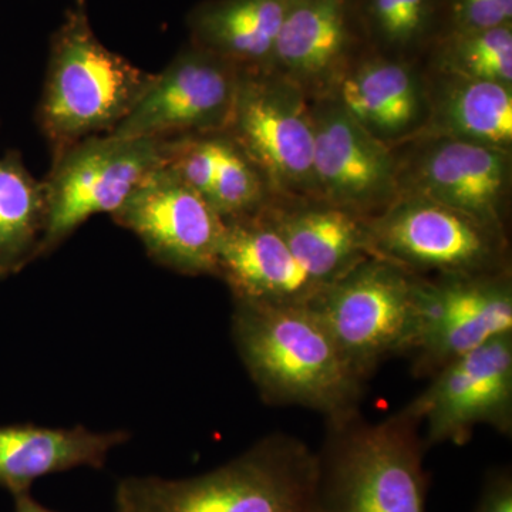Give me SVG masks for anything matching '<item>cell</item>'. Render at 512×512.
I'll return each mask as SVG.
<instances>
[{"instance_id": "obj_2", "label": "cell", "mask_w": 512, "mask_h": 512, "mask_svg": "<svg viewBox=\"0 0 512 512\" xmlns=\"http://www.w3.org/2000/svg\"><path fill=\"white\" fill-rule=\"evenodd\" d=\"M114 504L116 512H318V454L275 433L201 476L123 478Z\"/></svg>"}, {"instance_id": "obj_7", "label": "cell", "mask_w": 512, "mask_h": 512, "mask_svg": "<svg viewBox=\"0 0 512 512\" xmlns=\"http://www.w3.org/2000/svg\"><path fill=\"white\" fill-rule=\"evenodd\" d=\"M224 133L264 177L272 200H320L311 101L269 70H241Z\"/></svg>"}, {"instance_id": "obj_5", "label": "cell", "mask_w": 512, "mask_h": 512, "mask_svg": "<svg viewBox=\"0 0 512 512\" xmlns=\"http://www.w3.org/2000/svg\"><path fill=\"white\" fill-rule=\"evenodd\" d=\"M372 258L426 278L510 271L507 232L426 197L400 194L367 218Z\"/></svg>"}, {"instance_id": "obj_23", "label": "cell", "mask_w": 512, "mask_h": 512, "mask_svg": "<svg viewBox=\"0 0 512 512\" xmlns=\"http://www.w3.org/2000/svg\"><path fill=\"white\" fill-rule=\"evenodd\" d=\"M370 52L414 62L444 32L443 0H355Z\"/></svg>"}, {"instance_id": "obj_27", "label": "cell", "mask_w": 512, "mask_h": 512, "mask_svg": "<svg viewBox=\"0 0 512 512\" xmlns=\"http://www.w3.org/2000/svg\"><path fill=\"white\" fill-rule=\"evenodd\" d=\"M474 512H512L511 468H497L488 474Z\"/></svg>"}, {"instance_id": "obj_26", "label": "cell", "mask_w": 512, "mask_h": 512, "mask_svg": "<svg viewBox=\"0 0 512 512\" xmlns=\"http://www.w3.org/2000/svg\"><path fill=\"white\" fill-rule=\"evenodd\" d=\"M443 25V33L512 25V0H443Z\"/></svg>"}, {"instance_id": "obj_17", "label": "cell", "mask_w": 512, "mask_h": 512, "mask_svg": "<svg viewBox=\"0 0 512 512\" xmlns=\"http://www.w3.org/2000/svg\"><path fill=\"white\" fill-rule=\"evenodd\" d=\"M330 97L370 136L392 148L419 137L429 117L427 83L416 64L370 50L353 63Z\"/></svg>"}, {"instance_id": "obj_12", "label": "cell", "mask_w": 512, "mask_h": 512, "mask_svg": "<svg viewBox=\"0 0 512 512\" xmlns=\"http://www.w3.org/2000/svg\"><path fill=\"white\" fill-rule=\"evenodd\" d=\"M424 427L427 448L464 446L478 426L512 433V333L448 363L404 407Z\"/></svg>"}, {"instance_id": "obj_9", "label": "cell", "mask_w": 512, "mask_h": 512, "mask_svg": "<svg viewBox=\"0 0 512 512\" xmlns=\"http://www.w3.org/2000/svg\"><path fill=\"white\" fill-rule=\"evenodd\" d=\"M241 69L188 43L160 73L126 119L107 136L174 140L224 133L231 121Z\"/></svg>"}, {"instance_id": "obj_16", "label": "cell", "mask_w": 512, "mask_h": 512, "mask_svg": "<svg viewBox=\"0 0 512 512\" xmlns=\"http://www.w3.org/2000/svg\"><path fill=\"white\" fill-rule=\"evenodd\" d=\"M224 222L217 276L228 285L232 299L308 305L326 288L298 264L262 212Z\"/></svg>"}, {"instance_id": "obj_28", "label": "cell", "mask_w": 512, "mask_h": 512, "mask_svg": "<svg viewBox=\"0 0 512 512\" xmlns=\"http://www.w3.org/2000/svg\"><path fill=\"white\" fill-rule=\"evenodd\" d=\"M15 512H56L37 503L30 493L15 495Z\"/></svg>"}, {"instance_id": "obj_19", "label": "cell", "mask_w": 512, "mask_h": 512, "mask_svg": "<svg viewBox=\"0 0 512 512\" xmlns=\"http://www.w3.org/2000/svg\"><path fill=\"white\" fill-rule=\"evenodd\" d=\"M130 437L127 430L93 431L83 426H0V487L15 497L30 493L32 484L49 474L79 467L103 468L111 451Z\"/></svg>"}, {"instance_id": "obj_3", "label": "cell", "mask_w": 512, "mask_h": 512, "mask_svg": "<svg viewBox=\"0 0 512 512\" xmlns=\"http://www.w3.org/2000/svg\"><path fill=\"white\" fill-rule=\"evenodd\" d=\"M153 74L100 42L87 0H69L50 39L45 86L36 111L52 160L80 141L109 134L136 106Z\"/></svg>"}, {"instance_id": "obj_20", "label": "cell", "mask_w": 512, "mask_h": 512, "mask_svg": "<svg viewBox=\"0 0 512 512\" xmlns=\"http://www.w3.org/2000/svg\"><path fill=\"white\" fill-rule=\"evenodd\" d=\"M289 0H202L187 16L190 43L241 70H268Z\"/></svg>"}, {"instance_id": "obj_24", "label": "cell", "mask_w": 512, "mask_h": 512, "mask_svg": "<svg viewBox=\"0 0 512 512\" xmlns=\"http://www.w3.org/2000/svg\"><path fill=\"white\" fill-rule=\"evenodd\" d=\"M427 53L434 73L512 87V25L446 32Z\"/></svg>"}, {"instance_id": "obj_18", "label": "cell", "mask_w": 512, "mask_h": 512, "mask_svg": "<svg viewBox=\"0 0 512 512\" xmlns=\"http://www.w3.org/2000/svg\"><path fill=\"white\" fill-rule=\"evenodd\" d=\"M298 264L328 286L372 258L367 218L322 200H271L261 211Z\"/></svg>"}, {"instance_id": "obj_6", "label": "cell", "mask_w": 512, "mask_h": 512, "mask_svg": "<svg viewBox=\"0 0 512 512\" xmlns=\"http://www.w3.org/2000/svg\"><path fill=\"white\" fill-rule=\"evenodd\" d=\"M417 281L399 266L369 258L309 303L363 379L384 360L412 353L419 335Z\"/></svg>"}, {"instance_id": "obj_8", "label": "cell", "mask_w": 512, "mask_h": 512, "mask_svg": "<svg viewBox=\"0 0 512 512\" xmlns=\"http://www.w3.org/2000/svg\"><path fill=\"white\" fill-rule=\"evenodd\" d=\"M168 140L96 136L52 160L45 183L47 221L40 258L97 214H114L151 171L167 163Z\"/></svg>"}, {"instance_id": "obj_1", "label": "cell", "mask_w": 512, "mask_h": 512, "mask_svg": "<svg viewBox=\"0 0 512 512\" xmlns=\"http://www.w3.org/2000/svg\"><path fill=\"white\" fill-rule=\"evenodd\" d=\"M234 301L235 348L262 400L336 419L357 412L366 380L311 305Z\"/></svg>"}, {"instance_id": "obj_21", "label": "cell", "mask_w": 512, "mask_h": 512, "mask_svg": "<svg viewBox=\"0 0 512 512\" xmlns=\"http://www.w3.org/2000/svg\"><path fill=\"white\" fill-rule=\"evenodd\" d=\"M434 74L427 86L429 117L419 137L457 138L511 153L512 87Z\"/></svg>"}, {"instance_id": "obj_14", "label": "cell", "mask_w": 512, "mask_h": 512, "mask_svg": "<svg viewBox=\"0 0 512 512\" xmlns=\"http://www.w3.org/2000/svg\"><path fill=\"white\" fill-rule=\"evenodd\" d=\"M309 101L320 200L363 218L375 217L399 197L393 148L370 136L333 97Z\"/></svg>"}, {"instance_id": "obj_10", "label": "cell", "mask_w": 512, "mask_h": 512, "mask_svg": "<svg viewBox=\"0 0 512 512\" xmlns=\"http://www.w3.org/2000/svg\"><path fill=\"white\" fill-rule=\"evenodd\" d=\"M111 218L165 268L217 276L225 222L167 163L151 171Z\"/></svg>"}, {"instance_id": "obj_4", "label": "cell", "mask_w": 512, "mask_h": 512, "mask_svg": "<svg viewBox=\"0 0 512 512\" xmlns=\"http://www.w3.org/2000/svg\"><path fill=\"white\" fill-rule=\"evenodd\" d=\"M421 423L406 410L377 423L359 410L326 420L318 512H429Z\"/></svg>"}, {"instance_id": "obj_25", "label": "cell", "mask_w": 512, "mask_h": 512, "mask_svg": "<svg viewBox=\"0 0 512 512\" xmlns=\"http://www.w3.org/2000/svg\"><path fill=\"white\" fill-rule=\"evenodd\" d=\"M271 200L264 177L228 134L221 133L208 202L222 220L232 221L259 214Z\"/></svg>"}, {"instance_id": "obj_13", "label": "cell", "mask_w": 512, "mask_h": 512, "mask_svg": "<svg viewBox=\"0 0 512 512\" xmlns=\"http://www.w3.org/2000/svg\"><path fill=\"white\" fill-rule=\"evenodd\" d=\"M397 158L400 194L420 195L507 232L511 153L450 137L414 138Z\"/></svg>"}, {"instance_id": "obj_11", "label": "cell", "mask_w": 512, "mask_h": 512, "mask_svg": "<svg viewBox=\"0 0 512 512\" xmlns=\"http://www.w3.org/2000/svg\"><path fill=\"white\" fill-rule=\"evenodd\" d=\"M417 315L413 375L430 379L448 363L512 333L511 269L481 276H419Z\"/></svg>"}, {"instance_id": "obj_15", "label": "cell", "mask_w": 512, "mask_h": 512, "mask_svg": "<svg viewBox=\"0 0 512 512\" xmlns=\"http://www.w3.org/2000/svg\"><path fill=\"white\" fill-rule=\"evenodd\" d=\"M366 52L355 0H289L268 70L322 99Z\"/></svg>"}, {"instance_id": "obj_22", "label": "cell", "mask_w": 512, "mask_h": 512, "mask_svg": "<svg viewBox=\"0 0 512 512\" xmlns=\"http://www.w3.org/2000/svg\"><path fill=\"white\" fill-rule=\"evenodd\" d=\"M45 183L36 180L22 156H0V279L19 274L40 258L45 237Z\"/></svg>"}]
</instances>
